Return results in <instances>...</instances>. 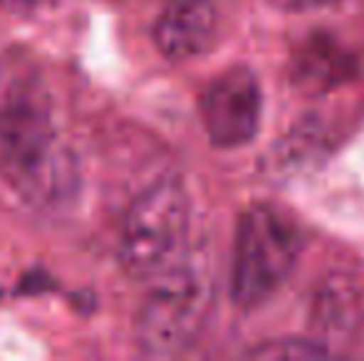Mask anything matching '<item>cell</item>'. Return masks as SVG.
<instances>
[{
	"instance_id": "obj_5",
	"label": "cell",
	"mask_w": 364,
	"mask_h": 361,
	"mask_svg": "<svg viewBox=\"0 0 364 361\" xmlns=\"http://www.w3.org/2000/svg\"><path fill=\"white\" fill-rule=\"evenodd\" d=\"M201 121L208 139L218 149H240L250 144L260 129L263 94L258 77L248 67H233L218 74L203 89Z\"/></svg>"
},
{
	"instance_id": "obj_8",
	"label": "cell",
	"mask_w": 364,
	"mask_h": 361,
	"mask_svg": "<svg viewBox=\"0 0 364 361\" xmlns=\"http://www.w3.org/2000/svg\"><path fill=\"white\" fill-rule=\"evenodd\" d=\"M270 3L280 10H288V13H307V10L325 8V5H332L337 0H270Z\"/></svg>"
},
{
	"instance_id": "obj_7",
	"label": "cell",
	"mask_w": 364,
	"mask_h": 361,
	"mask_svg": "<svg viewBox=\"0 0 364 361\" xmlns=\"http://www.w3.org/2000/svg\"><path fill=\"white\" fill-rule=\"evenodd\" d=\"M250 357L258 359H317L327 357V347L305 339H290V342H265L263 347L253 349Z\"/></svg>"
},
{
	"instance_id": "obj_2",
	"label": "cell",
	"mask_w": 364,
	"mask_h": 361,
	"mask_svg": "<svg viewBox=\"0 0 364 361\" xmlns=\"http://www.w3.org/2000/svg\"><path fill=\"white\" fill-rule=\"evenodd\" d=\"M151 282L136 319V339L149 357H176L206 327L213 304L211 260L203 250H183Z\"/></svg>"
},
{
	"instance_id": "obj_1",
	"label": "cell",
	"mask_w": 364,
	"mask_h": 361,
	"mask_svg": "<svg viewBox=\"0 0 364 361\" xmlns=\"http://www.w3.org/2000/svg\"><path fill=\"white\" fill-rule=\"evenodd\" d=\"M0 176L35 206L55 208L75 198V156L40 84L18 82L0 96Z\"/></svg>"
},
{
	"instance_id": "obj_3",
	"label": "cell",
	"mask_w": 364,
	"mask_h": 361,
	"mask_svg": "<svg viewBox=\"0 0 364 361\" xmlns=\"http://www.w3.org/2000/svg\"><path fill=\"white\" fill-rule=\"evenodd\" d=\"M302 252V233L288 213L253 206L235 231L230 260V294L243 309L268 302L290 277Z\"/></svg>"
},
{
	"instance_id": "obj_4",
	"label": "cell",
	"mask_w": 364,
	"mask_h": 361,
	"mask_svg": "<svg viewBox=\"0 0 364 361\" xmlns=\"http://www.w3.org/2000/svg\"><path fill=\"white\" fill-rule=\"evenodd\" d=\"M191 201L181 179H161L134 198L122 223L119 262L134 279L156 277L186 250Z\"/></svg>"
},
{
	"instance_id": "obj_6",
	"label": "cell",
	"mask_w": 364,
	"mask_h": 361,
	"mask_svg": "<svg viewBox=\"0 0 364 361\" xmlns=\"http://www.w3.org/2000/svg\"><path fill=\"white\" fill-rule=\"evenodd\" d=\"M218 8L213 0H168L154 25L159 52L173 62L203 55L218 35Z\"/></svg>"
}]
</instances>
